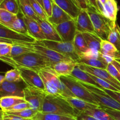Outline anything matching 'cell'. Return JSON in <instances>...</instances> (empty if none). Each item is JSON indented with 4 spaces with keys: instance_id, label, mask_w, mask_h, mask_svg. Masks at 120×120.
<instances>
[{
    "instance_id": "1",
    "label": "cell",
    "mask_w": 120,
    "mask_h": 120,
    "mask_svg": "<svg viewBox=\"0 0 120 120\" xmlns=\"http://www.w3.org/2000/svg\"><path fill=\"white\" fill-rule=\"evenodd\" d=\"M0 58L1 61L14 68L21 67L39 71L50 67L45 58L35 52L27 53L15 57L0 56Z\"/></svg>"
},
{
    "instance_id": "2",
    "label": "cell",
    "mask_w": 120,
    "mask_h": 120,
    "mask_svg": "<svg viewBox=\"0 0 120 120\" xmlns=\"http://www.w3.org/2000/svg\"><path fill=\"white\" fill-rule=\"evenodd\" d=\"M45 87V91L49 94L57 95L64 98L76 97L60 80V76L50 68H47L39 71Z\"/></svg>"
},
{
    "instance_id": "3",
    "label": "cell",
    "mask_w": 120,
    "mask_h": 120,
    "mask_svg": "<svg viewBox=\"0 0 120 120\" xmlns=\"http://www.w3.org/2000/svg\"><path fill=\"white\" fill-rule=\"evenodd\" d=\"M42 112L55 114L76 118L77 114L64 97L48 94L42 106Z\"/></svg>"
},
{
    "instance_id": "4",
    "label": "cell",
    "mask_w": 120,
    "mask_h": 120,
    "mask_svg": "<svg viewBox=\"0 0 120 120\" xmlns=\"http://www.w3.org/2000/svg\"><path fill=\"white\" fill-rule=\"evenodd\" d=\"M87 11L96 34L103 40L107 41L110 31L117 22L110 21L93 7H89Z\"/></svg>"
},
{
    "instance_id": "5",
    "label": "cell",
    "mask_w": 120,
    "mask_h": 120,
    "mask_svg": "<svg viewBox=\"0 0 120 120\" xmlns=\"http://www.w3.org/2000/svg\"><path fill=\"white\" fill-rule=\"evenodd\" d=\"M60 77L62 82L66 86L75 97L100 106L98 101L95 98L92 93L84 86L82 82L71 76H60Z\"/></svg>"
},
{
    "instance_id": "6",
    "label": "cell",
    "mask_w": 120,
    "mask_h": 120,
    "mask_svg": "<svg viewBox=\"0 0 120 120\" xmlns=\"http://www.w3.org/2000/svg\"><path fill=\"white\" fill-rule=\"evenodd\" d=\"M20 44L25 46L29 48L32 50L33 52L39 54L41 56L45 58L50 64V68H52L55 64L60 62H75L70 57L62 55L53 50L49 49L46 47L35 43H20Z\"/></svg>"
},
{
    "instance_id": "7",
    "label": "cell",
    "mask_w": 120,
    "mask_h": 120,
    "mask_svg": "<svg viewBox=\"0 0 120 120\" xmlns=\"http://www.w3.org/2000/svg\"><path fill=\"white\" fill-rule=\"evenodd\" d=\"M36 43L42 46L46 47L49 49L53 50L62 55L66 56L70 59L77 62L80 59L79 55L76 52L73 42H56V41L43 40L41 41H36Z\"/></svg>"
},
{
    "instance_id": "8",
    "label": "cell",
    "mask_w": 120,
    "mask_h": 120,
    "mask_svg": "<svg viewBox=\"0 0 120 120\" xmlns=\"http://www.w3.org/2000/svg\"><path fill=\"white\" fill-rule=\"evenodd\" d=\"M82 84L98 101L100 108H108L120 111V103L107 94L104 90L90 84L83 83Z\"/></svg>"
},
{
    "instance_id": "9",
    "label": "cell",
    "mask_w": 120,
    "mask_h": 120,
    "mask_svg": "<svg viewBox=\"0 0 120 120\" xmlns=\"http://www.w3.org/2000/svg\"><path fill=\"white\" fill-rule=\"evenodd\" d=\"M48 93L36 88L26 86L24 89V99L30 105V109L41 112L45 98Z\"/></svg>"
},
{
    "instance_id": "10",
    "label": "cell",
    "mask_w": 120,
    "mask_h": 120,
    "mask_svg": "<svg viewBox=\"0 0 120 120\" xmlns=\"http://www.w3.org/2000/svg\"><path fill=\"white\" fill-rule=\"evenodd\" d=\"M36 41L29 35L16 32L0 24V42L11 45L20 43H35Z\"/></svg>"
},
{
    "instance_id": "11",
    "label": "cell",
    "mask_w": 120,
    "mask_h": 120,
    "mask_svg": "<svg viewBox=\"0 0 120 120\" xmlns=\"http://www.w3.org/2000/svg\"><path fill=\"white\" fill-rule=\"evenodd\" d=\"M16 68L19 71L22 80L27 86L36 88L45 91L44 84L39 71L21 67Z\"/></svg>"
},
{
    "instance_id": "12",
    "label": "cell",
    "mask_w": 120,
    "mask_h": 120,
    "mask_svg": "<svg viewBox=\"0 0 120 120\" xmlns=\"http://www.w3.org/2000/svg\"><path fill=\"white\" fill-rule=\"evenodd\" d=\"M21 82H9L5 80L0 84L1 97L14 96L24 97V89L27 86L25 83L21 84Z\"/></svg>"
},
{
    "instance_id": "13",
    "label": "cell",
    "mask_w": 120,
    "mask_h": 120,
    "mask_svg": "<svg viewBox=\"0 0 120 120\" xmlns=\"http://www.w3.org/2000/svg\"><path fill=\"white\" fill-rule=\"evenodd\" d=\"M62 42H73L77 33L75 19L66 21L60 24L54 25Z\"/></svg>"
},
{
    "instance_id": "14",
    "label": "cell",
    "mask_w": 120,
    "mask_h": 120,
    "mask_svg": "<svg viewBox=\"0 0 120 120\" xmlns=\"http://www.w3.org/2000/svg\"><path fill=\"white\" fill-rule=\"evenodd\" d=\"M77 65L82 70L105 81L109 84H111L114 87H115L118 91H120V83L117 80L114 78L108 72L106 69L93 68V67L88 66L86 65H82V64H77Z\"/></svg>"
},
{
    "instance_id": "15",
    "label": "cell",
    "mask_w": 120,
    "mask_h": 120,
    "mask_svg": "<svg viewBox=\"0 0 120 120\" xmlns=\"http://www.w3.org/2000/svg\"><path fill=\"white\" fill-rule=\"evenodd\" d=\"M75 20L77 31L81 33H96L87 9H81L80 12Z\"/></svg>"
},
{
    "instance_id": "16",
    "label": "cell",
    "mask_w": 120,
    "mask_h": 120,
    "mask_svg": "<svg viewBox=\"0 0 120 120\" xmlns=\"http://www.w3.org/2000/svg\"><path fill=\"white\" fill-rule=\"evenodd\" d=\"M22 18L26 26L29 36L34 38L36 41L46 40L44 34L37 21L29 17L23 16V15Z\"/></svg>"
},
{
    "instance_id": "17",
    "label": "cell",
    "mask_w": 120,
    "mask_h": 120,
    "mask_svg": "<svg viewBox=\"0 0 120 120\" xmlns=\"http://www.w3.org/2000/svg\"><path fill=\"white\" fill-rule=\"evenodd\" d=\"M36 21L39 24L45 36L46 40L62 42V39L56 31L54 25L50 23L48 20H43L39 18Z\"/></svg>"
},
{
    "instance_id": "18",
    "label": "cell",
    "mask_w": 120,
    "mask_h": 120,
    "mask_svg": "<svg viewBox=\"0 0 120 120\" xmlns=\"http://www.w3.org/2000/svg\"><path fill=\"white\" fill-rule=\"evenodd\" d=\"M73 19L66 12L61 9L54 2L53 5L52 14L51 16L48 18V21L53 25H57L66 21Z\"/></svg>"
},
{
    "instance_id": "19",
    "label": "cell",
    "mask_w": 120,
    "mask_h": 120,
    "mask_svg": "<svg viewBox=\"0 0 120 120\" xmlns=\"http://www.w3.org/2000/svg\"><path fill=\"white\" fill-rule=\"evenodd\" d=\"M66 99L75 109L77 115L83 113L87 110L100 107L99 105L89 103L83 100L79 99L77 97H70V98H66Z\"/></svg>"
},
{
    "instance_id": "20",
    "label": "cell",
    "mask_w": 120,
    "mask_h": 120,
    "mask_svg": "<svg viewBox=\"0 0 120 120\" xmlns=\"http://www.w3.org/2000/svg\"><path fill=\"white\" fill-rule=\"evenodd\" d=\"M61 9L75 19L81 11V9L73 0H53Z\"/></svg>"
},
{
    "instance_id": "21",
    "label": "cell",
    "mask_w": 120,
    "mask_h": 120,
    "mask_svg": "<svg viewBox=\"0 0 120 120\" xmlns=\"http://www.w3.org/2000/svg\"><path fill=\"white\" fill-rule=\"evenodd\" d=\"M77 65L75 62H60L52 68L54 71L60 76H70L74 69Z\"/></svg>"
},
{
    "instance_id": "22",
    "label": "cell",
    "mask_w": 120,
    "mask_h": 120,
    "mask_svg": "<svg viewBox=\"0 0 120 120\" xmlns=\"http://www.w3.org/2000/svg\"><path fill=\"white\" fill-rule=\"evenodd\" d=\"M70 76L74 77V78L77 79V80L80 81L82 83L90 84V85L94 86L97 87L99 88V89H102V88L90 77L89 74L82 70L79 67L78 65L76 66V68L74 69L73 71L71 73V75Z\"/></svg>"
},
{
    "instance_id": "23",
    "label": "cell",
    "mask_w": 120,
    "mask_h": 120,
    "mask_svg": "<svg viewBox=\"0 0 120 120\" xmlns=\"http://www.w3.org/2000/svg\"><path fill=\"white\" fill-rule=\"evenodd\" d=\"M103 15L113 22H116L119 8L116 0H107L103 5Z\"/></svg>"
},
{
    "instance_id": "24",
    "label": "cell",
    "mask_w": 120,
    "mask_h": 120,
    "mask_svg": "<svg viewBox=\"0 0 120 120\" xmlns=\"http://www.w3.org/2000/svg\"><path fill=\"white\" fill-rule=\"evenodd\" d=\"M82 34L90 50L100 52L101 43L103 41L100 37H99L96 33L84 32L82 33Z\"/></svg>"
},
{
    "instance_id": "25",
    "label": "cell",
    "mask_w": 120,
    "mask_h": 120,
    "mask_svg": "<svg viewBox=\"0 0 120 120\" xmlns=\"http://www.w3.org/2000/svg\"><path fill=\"white\" fill-rule=\"evenodd\" d=\"M25 102L26 101L23 97L14 96L3 97L0 98V107L1 111L3 112H7L16 104Z\"/></svg>"
},
{
    "instance_id": "26",
    "label": "cell",
    "mask_w": 120,
    "mask_h": 120,
    "mask_svg": "<svg viewBox=\"0 0 120 120\" xmlns=\"http://www.w3.org/2000/svg\"><path fill=\"white\" fill-rule=\"evenodd\" d=\"M73 43L75 50L76 52L79 55L80 57L82 55L86 53L90 50V49L83 37V34L80 32L77 31Z\"/></svg>"
},
{
    "instance_id": "27",
    "label": "cell",
    "mask_w": 120,
    "mask_h": 120,
    "mask_svg": "<svg viewBox=\"0 0 120 120\" xmlns=\"http://www.w3.org/2000/svg\"><path fill=\"white\" fill-rule=\"evenodd\" d=\"M20 7L21 13L23 16L37 21L39 18L36 15L29 0H18Z\"/></svg>"
},
{
    "instance_id": "28",
    "label": "cell",
    "mask_w": 120,
    "mask_h": 120,
    "mask_svg": "<svg viewBox=\"0 0 120 120\" xmlns=\"http://www.w3.org/2000/svg\"><path fill=\"white\" fill-rule=\"evenodd\" d=\"M77 64L86 65L93 68L106 69L109 63L104 59H87L81 57L76 62Z\"/></svg>"
},
{
    "instance_id": "29",
    "label": "cell",
    "mask_w": 120,
    "mask_h": 120,
    "mask_svg": "<svg viewBox=\"0 0 120 120\" xmlns=\"http://www.w3.org/2000/svg\"><path fill=\"white\" fill-rule=\"evenodd\" d=\"M33 120H76V118L55 114L38 112Z\"/></svg>"
},
{
    "instance_id": "30",
    "label": "cell",
    "mask_w": 120,
    "mask_h": 120,
    "mask_svg": "<svg viewBox=\"0 0 120 120\" xmlns=\"http://www.w3.org/2000/svg\"><path fill=\"white\" fill-rule=\"evenodd\" d=\"M100 52L103 55L112 57L115 59L119 50L109 41L103 40L101 43Z\"/></svg>"
},
{
    "instance_id": "31",
    "label": "cell",
    "mask_w": 120,
    "mask_h": 120,
    "mask_svg": "<svg viewBox=\"0 0 120 120\" xmlns=\"http://www.w3.org/2000/svg\"><path fill=\"white\" fill-rule=\"evenodd\" d=\"M0 9H5L16 15L21 13L18 0H3L0 3Z\"/></svg>"
},
{
    "instance_id": "32",
    "label": "cell",
    "mask_w": 120,
    "mask_h": 120,
    "mask_svg": "<svg viewBox=\"0 0 120 120\" xmlns=\"http://www.w3.org/2000/svg\"><path fill=\"white\" fill-rule=\"evenodd\" d=\"M83 114L92 116L98 120H115L105 110L100 107L87 110Z\"/></svg>"
},
{
    "instance_id": "33",
    "label": "cell",
    "mask_w": 120,
    "mask_h": 120,
    "mask_svg": "<svg viewBox=\"0 0 120 120\" xmlns=\"http://www.w3.org/2000/svg\"><path fill=\"white\" fill-rule=\"evenodd\" d=\"M6 27L14 30V31L16 32L29 35L27 27L23 18H22H22H19L18 16V18L14 22L9 24V25L7 26Z\"/></svg>"
},
{
    "instance_id": "34",
    "label": "cell",
    "mask_w": 120,
    "mask_h": 120,
    "mask_svg": "<svg viewBox=\"0 0 120 120\" xmlns=\"http://www.w3.org/2000/svg\"><path fill=\"white\" fill-rule=\"evenodd\" d=\"M108 41L113 44L118 50H120V27L117 23L112 28L108 37Z\"/></svg>"
},
{
    "instance_id": "35",
    "label": "cell",
    "mask_w": 120,
    "mask_h": 120,
    "mask_svg": "<svg viewBox=\"0 0 120 120\" xmlns=\"http://www.w3.org/2000/svg\"><path fill=\"white\" fill-rule=\"evenodd\" d=\"M17 18L18 15L5 9H0V24L7 26L14 22Z\"/></svg>"
},
{
    "instance_id": "36",
    "label": "cell",
    "mask_w": 120,
    "mask_h": 120,
    "mask_svg": "<svg viewBox=\"0 0 120 120\" xmlns=\"http://www.w3.org/2000/svg\"><path fill=\"white\" fill-rule=\"evenodd\" d=\"M8 114L14 115V116H18V117H21L26 119H32L35 117L37 114L38 111H35L31 109H25V110H20V111H11L4 112Z\"/></svg>"
},
{
    "instance_id": "37",
    "label": "cell",
    "mask_w": 120,
    "mask_h": 120,
    "mask_svg": "<svg viewBox=\"0 0 120 120\" xmlns=\"http://www.w3.org/2000/svg\"><path fill=\"white\" fill-rule=\"evenodd\" d=\"M33 52L32 50L29 48L25 46L20 44H14L12 45L11 50V57H15L16 56H21L27 53Z\"/></svg>"
},
{
    "instance_id": "38",
    "label": "cell",
    "mask_w": 120,
    "mask_h": 120,
    "mask_svg": "<svg viewBox=\"0 0 120 120\" xmlns=\"http://www.w3.org/2000/svg\"><path fill=\"white\" fill-rule=\"evenodd\" d=\"M5 80L9 82H23L19 71L17 68H14L8 70L5 74Z\"/></svg>"
},
{
    "instance_id": "39",
    "label": "cell",
    "mask_w": 120,
    "mask_h": 120,
    "mask_svg": "<svg viewBox=\"0 0 120 120\" xmlns=\"http://www.w3.org/2000/svg\"><path fill=\"white\" fill-rule=\"evenodd\" d=\"M31 3L35 14L40 19L43 20H48V15L45 11L43 7L35 0H29Z\"/></svg>"
},
{
    "instance_id": "40",
    "label": "cell",
    "mask_w": 120,
    "mask_h": 120,
    "mask_svg": "<svg viewBox=\"0 0 120 120\" xmlns=\"http://www.w3.org/2000/svg\"><path fill=\"white\" fill-rule=\"evenodd\" d=\"M90 75V77L102 88V89H107V90H112V91H119L117 89H116L115 87H114L113 86H112L111 84H109V83H107L105 81L101 79L98 78V77H96V76H93V75H91V74L89 73Z\"/></svg>"
},
{
    "instance_id": "41",
    "label": "cell",
    "mask_w": 120,
    "mask_h": 120,
    "mask_svg": "<svg viewBox=\"0 0 120 120\" xmlns=\"http://www.w3.org/2000/svg\"><path fill=\"white\" fill-rule=\"evenodd\" d=\"M53 3V0H43V8L45 12L46 13L48 18L51 16L52 14Z\"/></svg>"
},
{
    "instance_id": "42",
    "label": "cell",
    "mask_w": 120,
    "mask_h": 120,
    "mask_svg": "<svg viewBox=\"0 0 120 120\" xmlns=\"http://www.w3.org/2000/svg\"><path fill=\"white\" fill-rule=\"evenodd\" d=\"M106 70H107L108 72L114 77L116 79V80L118 81L120 83V73L117 70V68L114 66L113 64L112 63H109L107 66Z\"/></svg>"
},
{
    "instance_id": "43",
    "label": "cell",
    "mask_w": 120,
    "mask_h": 120,
    "mask_svg": "<svg viewBox=\"0 0 120 120\" xmlns=\"http://www.w3.org/2000/svg\"><path fill=\"white\" fill-rule=\"evenodd\" d=\"M1 120H32V119H26V118H21L18 116L14 115L8 114L5 112L1 111Z\"/></svg>"
},
{
    "instance_id": "44",
    "label": "cell",
    "mask_w": 120,
    "mask_h": 120,
    "mask_svg": "<svg viewBox=\"0 0 120 120\" xmlns=\"http://www.w3.org/2000/svg\"><path fill=\"white\" fill-rule=\"evenodd\" d=\"M30 109V105H29V103H28L27 102H25V103H22L18 104H16V105H15V106H14L12 108H11V109L8 111H20V110H25V109Z\"/></svg>"
},
{
    "instance_id": "45",
    "label": "cell",
    "mask_w": 120,
    "mask_h": 120,
    "mask_svg": "<svg viewBox=\"0 0 120 120\" xmlns=\"http://www.w3.org/2000/svg\"><path fill=\"white\" fill-rule=\"evenodd\" d=\"M73 1L81 9H87L89 7H91L88 0H73Z\"/></svg>"
},
{
    "instance_id": "46",
    "label": "cell",
    "mask_w": 120,
    "mask_h": 120,
    "mask_svg": "<svg viewBox=\"0 0 120 120\" xmlns=\"http://www.w3.org/2000/svg\"><path fill=\"white\" fill-rule=\"evenodd\" d=\"M108 114L110 115L115 120H120V111L108 109V108H103Z\"/></svg>"
},
{
    "instance_id": "47",
    "label": "cell",
    "mask_w": 120,
    "mask_h": 120,
    "mask_svg": "<svg viewBox=\"0 0 120 120\" xmlns=\"http://www.w3.org/2000/svg\"><path fill=\"white\" fill-rule=\"evenodd\" d=\"M104 91L107 94L111 96L113 98L118 101L120 103V91H112V90H107V89H103Z\"/></svg>"
},
{
    "instance_id": "48",
    "label": "cell",
    "mask_w": 120,
    "mask_h": 120,
    "mask_svg": "<svg viewBox=\"0 0 120 120\" xmlns=\"http://www.w3.org/2000/svg\"><path fill=\"white\" fill-rule=\"evenodd\" d=\"M13 45H10L7 48H4L2 49H0V56H5V57H10L11 53L12 47Z\"/></svg>"
},
{
    "instance_id": "49",
    "label": "cell",
    "mask_w": 120,
    "mask_h": 120,
    "mask_svg": "<svg viewBox=\"0 0 120 120\" xmlns=\"http://www.w3.org/2000/svg\"><path fill=\"white\" fill-rule=\"evenodd\" d=\"M76 118V120H98L92 116L86 115L83 113H81L77 115Z\"/></svg>"
},
{
    "instance_id": "50",
    "label": "cell",
    "mask_w": 120,
    "mask_h": 120,
    "mask_svg": "<svg viewBox=\"0 0 120 120\" xmlns=\"http://www.w3.org/2000/svg\"><path fill=\"white\" fill-rule=\"evenodd\" d=\"M88 1H89L90 6L91 7H93V8H94L96 11H97L100 12L98 5H97V0H88Z\"/></svg>"
},
{
    "instance_id": "51",
    "label": "cell",
    "mask_w": 120,
    "mask_h": 120,
    "mask_svg": "<svg viewBox=\"0 0 120 120\" xmlns=\"http://www.w3.org/2000/svg\"><path fill=\"white\" fill-rule=\"evenodd\" d=\"M111 63H112V64H113L114 66L117 68V69L118 70V71H119L120 73V62H118V61L116 60H114L112 61V62Z\"/></svg>"
},
{
    "instance_id": "52",
    "label": "cell",
    "mask_w": 120,
    "mask_h": 120,
    "mask_svg": "<svg viewBox=\"0 0 120 120\" xmlns=\"http://www.w3.org/2000/svg\"><path fill=\"white\" fill-rule=\"evenodd\" d=\"M11 44H9V43H5V42H0V49H2L4 48H7V46H8L9 45H10Z\"/></svg>"
},
{
    "instance_id": "53",
    "label": "cell",
    "mask_w": 120,
    "mask_h": 120,
    "mask_svg": "<svg viewBox=\"0 0 120 120\" xmlns=\"http://www.w3.org/2000/svg\"><path fill=\"white\" fill-rule=\"evenodd\" d=\"M5 80H6L5 77V75H4V76H3V75H1V77H0V84H1V83H3V82H4Z\"/></svg>"
},
{
    "instance_id": "54",
    "label": "cell",
    "mask_w": 120,
    "mask_h": 120,
    "mask_svg": "<svg viewBox=\"0 0 120 120\" xmlns=\"http://www.w3.org/2000/svg\"><path fill=\"white\" fill-rule=\"evenodd\" d=\"M115 60L117 61H118V62H119L120 63V50L119 51V52L118 53V54H117V56H116Z\"/></svg>"
},
{
    "instance_id": "55",
    "label": "cell",
    "mask_w": 120,
    "mask_h": 120,
    "mask_svg": "<svg viewBox=\"0 0 120 120\" xmlns=\"http://www.w3.org/2000/svg\"><path fill=\"white\" fill-rule=\"evenodd\" d=\"M97 1H99L100 2H101V3L102 4H103V5H104V4H105V2H106L107 0H97Z\"/></svg>"
},
{
    "instance_id": "56",
    "label": "cell",
    "mask_w": 120,
    "mask_h": 120,
    "mask_svg": "<svg viewBox=\"0 0 120 120\" xmlns=\"http://www.w3.org/2000/svg\"><path fill=\"white\" fill-rule=\"evenodd\" d=\"M35 1H37L38 2H39V3L43 7V0H35Z\"/></svg>"
},
{
    "instance_id": "57",
    "label": "cell",
    "mask_w": 120,
    "mask_h": 120,
    "mask_svg": "<svg viewBox=\"0 0 120 120\" xmlns=\"http://www.w3.org/2000/svg\"><path fill=\"white\" fill-rule=\"evenodd\" d=\"M2 1H3V0H0V3H1V2H2Z\"/></svg>"
},
{
    "instance_id": "58",
    "label": "cell",
    "mask_w": 120,
    "mask_h": 120,
    "mask_svg": "<svg viewBox=\"0 0 120 120\" xmlns=\"http://www.w3.org/2000/svg\"></svg>"
}]
</instances>
